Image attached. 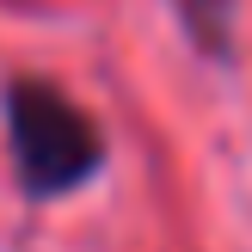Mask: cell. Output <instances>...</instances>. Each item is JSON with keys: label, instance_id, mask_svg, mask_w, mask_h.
<instances>
[{"label": "cell", "instance_id": "obj_1", "mask_svg": "<svg viewBox=\"0 0 252 252\" xmlns=\"http://www.w3.org/2000/svg\"><path fill=\"white\" fill-rule=\"evenodd\" d=\"M0 135H6V166L25 203H62L111 166V135L98 129V117L43 74H6Z\"/></svg>", "mask_w": 252, "mask_h": 252}, {"label": "cell", "instance_id": "obj_2", "mask_svg": "<svg viewBox=\"0 0 252 252\" xmlns=\"http://www.w3.org/2000/svg\"><path fill=\"white\" fill-rule=\"evenodd\" d=\"M191 49L209 68H234V49H240V0H172Z\"/></svg>", "mask_w": 252, "mask_h": 252}]
</instances>
